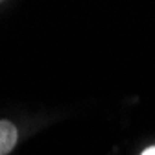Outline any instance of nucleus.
<instances>
[{
    "mask_svg": "<svg viewBox=\"0 0 155 155\" xmlns=\"http://www.w3.org/2000/svg\"><path fill=\"white\" fill-rule=\"evenodd\" d=\"M18 139V131L9 120H0V155H8Z\"/></svg>",
    "mask_w": 155,
    "mask_h": 155,
    "instance_id": "obj_1",
    "label": "nucleus"
},
{
    "mask_svg": "<svg viewBox=\"0 0 155 155\" xmlns=\"http://www.w3.org/2000/svg\"><path fill=\"white\" fill-rule=\"evenodd\" d=\"M142 155H155V146H151V148L144 150V153H142Z\"/></svg>",
    "mask_w": 155,
    "mask_h": 155,
    "instance_id": "obj_2",
    "label": "nucleus"
}]
</instances>
